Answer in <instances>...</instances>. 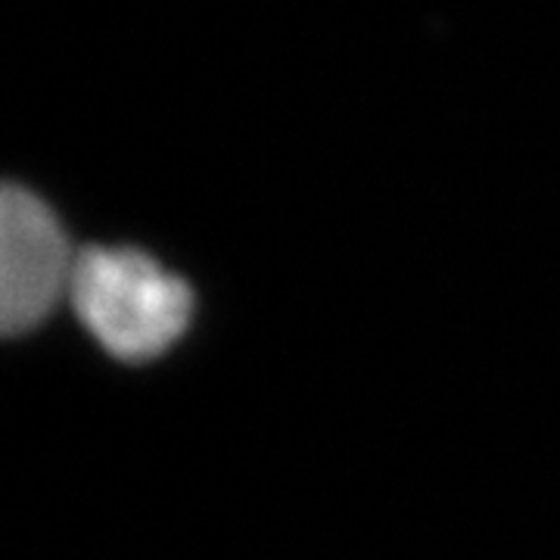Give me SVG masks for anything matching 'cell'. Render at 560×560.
Wrapping results in <instances>:
<instances>
[{"instance_id":"cell-2","label":"cell","mask_w":560,"mask_h":560,"mask_svg":"<svg viewBox=\"0 0 560 560\" xmlns=\"http://www.w3.org/2000/svg\"><path fill=\"white\" fill-rule=\"evenodd\" d=\"M79 256L54 209L10 184L0 200V324L7 337L38 327L69 296Z\"/></svg>"},{"instance_id":"cell-1","label":"cell","mask_w":560,"mask_h":560,"mask_svg":"<svg viewBox=\"0 0 560 560\" xmlns=\"http://www.w3.org/2000/svg\"><path fill=\"white\" fill-rule=\"evenodd\" d=\"M69 300L91 337L121 361L156 359L184 337L194 318L190 287L131 246L84 249Z\"/></svg>"}]
</instances>
